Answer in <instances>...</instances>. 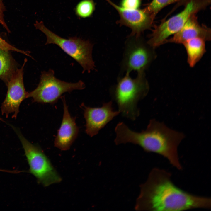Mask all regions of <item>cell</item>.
I'll list each match as a JSON object with an SVG mask.
<instances>
[{
	"label": "cell",
	"mask_w": 211,
	"mask_h": 211,
	"mask_svg": "<svg viewBox=\"0 0 211 211\" xmlns=\"http://www.w3.org/2000/svg\"><path fill=\"white\" fill-rule=\"evenodd\" d=\"M14 129L24 149L30 167L29 172L44 187L60 183L62 178L41 149L30 142L18 130Z\"/></svg>",
	"instance_id": "obj_5"
},
{
	"label": "cell",
	"mask_w": 211,
	"mask_h": 211,
	"mask_svg": "<svg viewBox=\"0 0 211 211\" xmlns=\"http://www.w3.org/2000/svg\"><path fill=\"white\" fill-rule=\"evenodd\" d=\"M3 1L4 0H0V24L9 33L11 31L4 18V12L6 8Z\"/></svg>",
	"instance_id": "obj_20"
},
{
	"label": "cell",
	"mask_w": 211,
	"mask_h": 211,
	"mask_svg": "<svg viewBox=\"0 0 211 211\" xmlns=\"http://www.w3.org/2000/svg\"><path fill=\"white\" fill-rule=\"evenodd\" d=\"M0 49L7 51H14L30 57V52L22 50L16 48L8 43L0 37Z\"/></svg>",
	"instance_id": "obj_18"
},
{
	"label": "cell",
	"mask_w": 211,
	"mask_h": 211,
	"mask_svg": "<svg viewBox=\"0 0 211 211\" xmlns=\"http://www.w3.org/2000/svg\"><path fill=\"white\" fill-rule=\"evenodd\" d=\"M0 171L10 173H14V170L11 171V170L2 169H0Z\"/></svg>",
	"instance_id": "obj_22"
},
{
	"label": "cell",
	"mask_w": 211,
	"mask_h": 211,
	"mask_svg": "<svg viewBox=\"0 0 211 211\" xmlns=\"http://www.w3.org/2000/svg\"><path fill=\"white\" fill-rule=\"evenodd\" d=\"M205 41L201 38H196L183 44L187 54V62L190 67H194L206 52Z\"/></svg>",
	"instance_id": "obj_14"
},
{
	"label": "cell",
	"mask_w": 211,
	"mask_h": 211,
	"mask_svg": "<svg viewBox=\"0 0 211 211\" xmlns=\"http://www.w3.org/2000/svg\"><path fill=\"white\" fill-rule=\"evenodd\" d=\"M136 209L145 211H178L195 209H210V198L186 192L176 186L171 173L153 168L140 186Z\"/></svg>",
	"instance_id": "obj_1"
},
{
	"label": "cell",
	"mask_w": 211,
	"mask_h": 211,
	"mask_svg": "<svg viewBox=\"0 0 211 211\" xmlns=\"http://www.w3.org/2000/svg\"><path fill=\"white\" fill-rule=\"evenodd\" d=\"M17 68L9 51L0 49V79L6 85Z\"/></svg>",
	"instance_id": "obj_15"
},
{
	"label": "cell",
	"mask_w": 211,
	"mask_h": 211,
	"mask_svg": "<svg viewBox=\"0 0 211 211\" xmlns=\"http://www.w3.org/2000/svg\"><path fill=\"white\" fill-rule=\"evenodd\" d=\"M0 120H1V121H3V119H2L1 118H0Z\"/></svg>",
	"instance_id": "obj_23"
},
{
	"label": "cell",
	"mask_w": 211,
	"mask_h": 211,
	"mask_svg": "<svg viewBox=\"0 0 211 211\" xmlns=\"http://www.w3.org/2000/svg\"><path fill=\"white\" fill-rule=\"evenodd\" d=\"M127 72L124 77L118 79L117 84L111 89L110 93L120 113L125 117L134 120L139 115L138 102L147 96L149 86L144 72L137 73V77L134 79Z\"/></svg>",
	"instance_id": "obj_3"
},
{
	"label": "cell",
	"mask_w": 211,
	"mask_h": 211,
	"mask_svg": "<svg viewBox=\"0 0 211 211\" xmlns=\"http://www.w3.org/2000/svg\"><path fill=\"white\" fill-rule=\"evenodd\" d=\"M180 0H152L144 9L154 19L158 13L166 6Z\"/></svg>",
	"instance_id": "obj_17"
},
{
	"label": "cell",
	"mask_w": 211,
	"mask_h": 211,
	"mask_svg": "<svg viewBox=\"0 0 211 211\" xmlns=\"http://www.w3.org/2000/svg\"><path fill=\"white\" fill-rule=\"evenodd\" d=\"M115 132L116 144L129 143L138 145L146 152L162 156L178 170L183 169L178 151V146L185 137L183 133L155 119H151L146 129L141 132L132 130L123 122L117 125Z\"/></svg>",
	"instance_id": "obj_2"
},
{
	"label": "cell",
	"mask_w": 211,
	"mask_h": 211,
	"mask_svg": "<svg viewBox=\"0 0 211 211\" xmlns=\"http://www.w3.org/2000/svg\"><path fill=\"white\" fill-rule=\"evenodd\" d=\"M210 2L211 0H191L182 11L157 26L147 42L154 48L164 44L169 37L181 30L191 16L206 8Z\"/></svg>",
	"instance_id": "obj_7"
},
{
	"label": "cell",
	"mask_w": 211,
	"mask_h": 211,
	"mask_svg": "<svg viewBox=\"0 0 211 211\" xmlns=\"http://www.w3.org/2000/svg\"><path fill=\"white\" fill-rule=\"evenodd\" d=\"M154 49L141 36L129 35L125 43L122 71L129 73L133 71L144 72L156 58Z\"/></svg>",
	"instance_id": "obj_8"
},
{
	"label": "cell",
	"mask_w": 211,
	"mask_h": 211,
	"mask_svg": "<svg viewBox=\"0 0 211 211\" xmlns=\"http://www.w3.org/2000/svg\"><path fill=\"white\" fill-rule=\"evenodd\" d=\"M211 38L210 28L200 25L195 14L188 19L180 30L167 39L164 44L173 43L183 44L187 41L194 38H200L207 41L210 40Z\"/></svg>",
	"instance_id": "obj_13"
},
{
	"label": "cell",
	"mask_w": 211,
	"mask_h": 211,
	"mask_svg": "<svg viewBox=\"0 0 211 211\" xmlns=\"http://www.w3.org/2000/svg\"><path fill=\"white\" fill-rule=\"evenodd\" d=\"M142 0H121L120 5L121 7L128 9H139Z\"/></svg>",
	"instance_id": "obj_19"
},
{
	"label": "cell",
	"mask_w": 211,
	"mask_h": 211,
	"mask_svg": "<svg viewBox=\"0 0 211 211\" xmlns=\"http://www.w3.org/2000/svg\"><path fill=\"white\" fill-rule=\"evenodd\" d=\"M95 9V4L93 0H82L76 6L75 12L80 18H85L91 16Z\"/></svg>",
	"instance_id": "obj_16"
},
{
	"label": "cell",
	"mask_w": 211,
	"mask_h": 211,
	"mask_svg": "<svg viewBox=\"0 0 211 211\" xmlns=\"http://www.w3.org/2000/svg\"><path fill=\"white\" fill-rule=\"evenodd\" d=\"M27 61L25 59L21 67L16 69L7 84L6 95L1 107L2 114L7 118L12 114V118L16 119L21 103L27 98L28 92L25 90L23 80V69Z\"/></svg>",
	"instance_id": "obj_9"
},
{
	"label": "cell",
	"mask_w": 211,
	"mask_h": 211,
	"mask_svg": "<svg viewBox=\"0 0 211 211\" xmlns=\"http://www.w3.org/2000/svg\"><path fill=\"white\" fill-rule=\"evenodd\" d=\"M82 106L86 122L85 132L91 137L97 134L100 130L120 113L118 110H113L111 101L103 103L100 107Z\"/></svg>",
	"instance_id": "obj_11"
},
{
	"label": "cell",
	"mask_w": 211,
	"mask_h": 211,
	"mask_svg": "<svg viewBox=\"0 0 211 211\" xmlns=\"http://www.w3.org/2000/svg\"><path fill=\"white\" fill-rule=\"evenodd\" d=\"M63 114L62 122L55 139V146L63 151L69 149L79 132L74 118L70 115L64 98L62 99Z\"/></svg>",
	"instance_id": "obj_12"
},
{
	"label": "cell",
	"mask_w": 211,
	"mask_h": 211,
	"mask_svg": "<svg viewBox=\"0 0 211 211\" xmlns=\"http://www.w3.org/2000/svg\"><path fill=\"white\" fill-rule=\"evenodd\" d=\"M191 0H180L174 7V8L175 9L182 5H186Z\"/></svg>",
	"instance_id": "obj_21"
},
{
	"label": "cell",
	"mask_w": 211,
	"mask_h": 211,
	"mask_svg": "<svg viewBox=\"0 0 211 211\" xmlns=\"http://www.w3.org/2000/svg\"><path fill=\"white\" fill-rule=\"evenodd\" d=\"M34 26L45 35L47 38L45 45L52 44L57 45L78 62L84 72L89 73L94 69L95 63L92 55L93 45L89 40L76 37L68 39L62 38L47 28L42 21H36Z\"/></svg>",
	"instance_id": "obj_4"
},
{
	"label": "cell",
	"mask_w": 211,
	"mask_h": 211,
	"mask_svg": "<svg viewBox=\"0 0 211 211\" xmlns=\"http://www.w3.org/2000/svg\"><path fill=\"white\" fill-rule=\"evenodd\" d=\"M108 2L118 14L119 19L117 21V23L130 29L131 32L130 35L136 37L140 36L144 31L151 27L154 19L144 9H126L110 0Z\"/></svg>",
	"instance_id": "obj_10"
},
{
	"label": "cell",
	"mask_w": 211,
	"mask_h": 211,
	"mask_svg": "<svg viewBox=\"0 0 211 211\" xmlns=\"http://www.w3.org/2000/svg\"><path fill=\"white\" fill-rule=\"evenodd\" d=\"M54 74V71L51 69L42 72L38 86L28 92L27 98H32L34 102L52 104L56 103L63 93L82 90L85 87L81 80L74 83L67 82L57 79Z\"/></svg>",
	"instance_id": "obj_6"
}]
</instances>
